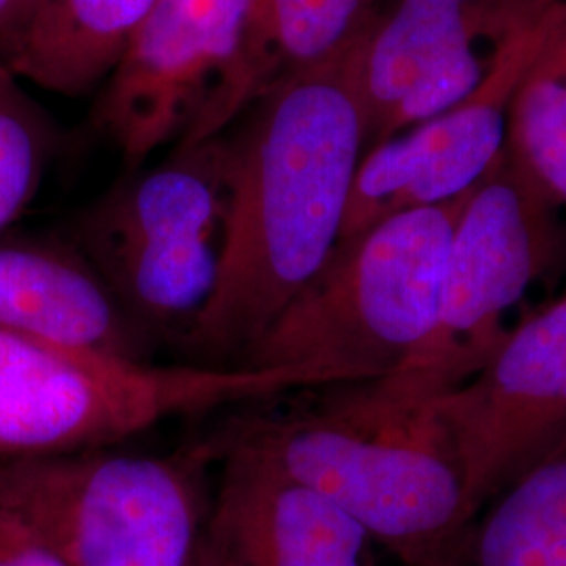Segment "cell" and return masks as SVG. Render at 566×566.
<instances>
[{
	"mask_svg": "<svg viewBox=\"0 0 566 566\" xmlns=\"http://www.w3.org/2000/svg\"><path fill=\"white\" fill-rule=\"evenodd\" d=\"M365 25L343 51L283 82L223 133L231 156L223 259L212 298L181 346L189 365L242 367L340 242L367 151Z\"/></svg>",
	"mask_w": 566,
	"mask_h": 566,
	"instance_id": "6da1fadb",
	"label": "cell"
},
{
	"mask_svg": "<svg viewBox=\"0 0 566 566\" xmlns=\"http://www.w3.org/2000/svg\"><path fill=\"white\" fill-rule=\"evenodd\" d=\"M317 407L238 434L319 491L405 566H470L476 514L432 401L382 382L329 386Z\"/></svg>",
	"mask_w": 566,
	"mask_h": 566,
	"instance_id": "7a4b0ae2",
	"label": "cell"
},
{
	"mask_svg": "<svg viewBox=\"0 0 566 566\" xmlns=\"http://www.w3.org/2000/svg\"><path fill=\"white\" fill-rule=\"evenodd\" d=\"M472 191L340 240L242 367L294 369L313 388L399 371L432 329L447 248Z\"/></svg>",
	"mask_w": 566,
	"mask_h": 566,
	"instance_id": "3957f363",
	"label": "cell"
},
{
	"mask_svg": "<svg viewBox=\"0 0 566 566\" xmlns=\"http://www.w3.org/2000/svg\"><path fill=\"white\" fill-rule=\"evenodd\" d=\"M231 437L170 455L70 453L0 460V507L65 566H189L208 514L206 470Z\"/></svg>",
	"mask_w": 566,
	"mask_h": 566,
	"instance_id": "277c9868",
	"label": "cell"
},
{
	"mask_svg": "<svg viewBox=\"0 0 566 566\" xmlns=\"http://www.w3.org/2000/svg\"><path fill=\"white\" fill-rule=\"evenodd\" d=\"M231 198L227 135L130 170L74 223V248L154 343L182 346L212 298Z\"/></svg>",
	"mask_w": 566,
	"mask_h": 566,
	"instance_id": "5b68a950",
	"label": "cell"
},
{
	"mask_svg": "<svg viewBox=\"0 0 566 566\" xmlns=\"http://www.w3.org/2000/svg\"><path fill=\"white\" fill-rule=\"evenodd\" d=\"M558 243L560 212L504 149L455 223L430 334L380 380L420 401L464 385L506 340L507 311L552 266Z\"/></svg>",
	"mask_w": 566,
	"mask_h": 566,
	"instance_id": "8992f818",
	"label": "cell"
},
{
	"mask_svg": "<svg viewBox=\"0 0 566 566\" xmlns=\"http://www.w3.org/2000/svg\"><path fill=\"white\" fill-rule=\"evenodd\" d=\"M558 0H401L359 49L367 149L472 97Z\"/></svg>",
	"mask_w": 566,
	"mask_h": 566,
	"instance_id": "52a82bcc",
	"label": "cell"
},
{
	"mask_svg": "<svg viewBox=\"0 0 566 566\" xmlns=\"http://www.w3.org/2000/svg\"><path fill=\"white\" fill-rule=\"evenodd\" d=\"M432 407L479 514L566 437V294L510 329L495 355Z\"/></svg>",
	"mask_w": 566,
	"mask_h": 566,
	"instance_id": "ba28073f",
	"label": "cell"
},
{
	"mask_svg": "<svg viewBox=\"0 0 566 566\" xmlns=\"http://www.w3.org/2000/svg\"><path fill=\"white\" fill-rule=\"evenodd\" d=\"M185 401L172 367L60 353L0 332V460L103 449L179 418Z\"/></svg>",
	"mask_w": 566,
	"mask_h": 566,
	"instance_id": "9c48e42d",
	"label": "cell"
},
{
	"mask_svg": "<svg viewBox=\"0 0 566 566\" xmlns=\"http://www.w3.org/2000/svg\"><path fill=\"white\" fill-rule=\"evenodd\" d=\"M250 0H156L105 76L93 122L139 170L179 145L242 41Z\"/></svg>",
	"mask_w": 566,
	"mask_h": 566,
	"instance_id": "30bf717a",
	"label": "cell"
},
{
	"mask_svg": "<svg viewBox=\"0 0 566 566\" xmlns=\"http://www.w3.org/2000/svg\"><path fill=\"white\" fill-rule=\"evenodd\" d=\"M546 20L472 97L365 151L340 240L409 210L453 202L481 185L506 149L510 99Z\"/></svg>",
	"mask_w": 566,
	"mask_h": 566,
	"instance_id": "8fae6325",
	"label": "cell"
},
{
	"mask_svg": "<svg viewBox=\"0 0 566 566\" xmlns=\"http://www.w3.org/2000/svg\"><path fill=\"white\" fill-rule=\"evenodd\" d=\"M202 539L229 566H380L364 526L233 434Z\"/></svg>",
	"mask_w": 566,
	"mask_h": 566,
	"instance_id": "7c38bea8",
	"label": "cell"
},
{
	"mask_svg": "<svg viewBox=\"0 0 566 566\" xmlns=\"http://www.w3.org/2000/svg\"><path fill=\"white\" fill-rule=\"evenodd\" d=\"M0 332L124 364H151L156 346L81 252L61 243H0Z\"/></svg>",
	"mask_w": 566,
	"mask_h": 566,
	"instance_id": "4fadbf2b",
	"label": "cell"
},
{
	"mask_svg": "<svg viewBox=\"0 0 566 566\" xmlns=\"http://www.w3.org/2000/svg\"><path fill=\"white\" fill-rule=\"evenodd\" d=\"M374 13V0H250L235 57L179 145L227 133L283 82L343 51Z\"/></svg>",
	"mask_w": 566,
	"mask_h": 566,
	"instance_id": "5bb4252c",
	"label": "cell"
},
{
	"mask_svg": "<svg viewBox=\"0 0 566 566\" xmlns=\"http://www.w3.org/2000/svg\"><path fill=\"white\" fill-rule=\"evenodd\" d=\"M154 4L156 0H34L0 63L49 93L88 95L102 86L124 42Z\"/></svg>",
	"mask_w": 566,
	"mask_h": 566,
	"instance_id": "9a60e30c",
	"label": "cell"
},
{
	"mask_svg": "<svg viewBox=\"0 0 566 566\" xmlns=\"http://www.w3.org/2000/svg\"><path fill=\"white\" fill-rule=\"evenodd\" d=\"M506 154L566 214V2L549 11L507 109Z\"/></svg>",
	"mask_w": 566,
	"mask_h": 566,
	"instance_id": "2e32d148",
	"label": "cell"
},
{
	"mask_svg": "<svg viewBox=\"0 0 566 566\" xmlns=\"http://www.w3.org/2000/svg\"><path fill=\"white\" fill-rule=\"evenodd\" d=\"M470 566H566V437L502 491L474 533Z\"/></svg>",
	"mask_w": 566,
	"mask_h": 566,
	"instance_id": "e0dca14e",
	"label": "cell"
},
{
	"mask_svg": "<svg viewBox=\"0 0 566 566\" xmlns=\"http://www.w3.org/2000/svg\"><path fill=\"white\" fill-rule=\"evenodd\" d=\"M20 81L0 63V233L34 200L55 151L51 120Z\"/></svg>",
	"mask_w": 566,
	"mask_h": 566,
	"instance_id": "ac0fdd59",
	"label": "cell"
},
{
	"mask_svg": "<svg viewBox=\"0 0 566 566\" xmlns=\"http://www.w3.org/2000/svg\"><path fill=\"white\" fill-rule=\"evenodd\" d=\"M0 566H65L36 533L0 507Z\"/></svg>",
	"mask_w": 566,
	"mask_h": 566,
	"instance_id": "d6986e66",
	"label": "cell"
},
{
	"mask_svg": "<svg viewBox=\"0 0 566 566\" xmlns=\"http://www.w3.org/2000/svg\"><path fill=\"white\" fill-rule=\"evenodd\" d=\"M34 0H0V57L28 20Z\"/></svg>",
	"mask_w": 566,
	"mask_h": 566,
	"instance_id": "ffe728a7",
	"label": "cell"
},
{
	"mask_svg": "<svg viewBox=\"0 0 566 566\" xmlns=\"http://www.w3.org/2000/svg\"><path fill=\"white\" fill-rule=\"evenodd\" d=\"M189 566H229L224 560H221L210 547L206 546L202 542H200V547H198V552H196V556H193V560H191V565Z\"/></svg>",
	"mask_w": 566,
	"mask_h": 566,
	"instance_id": "44dd1931",
	"label": "cell"
}]
</instances>
